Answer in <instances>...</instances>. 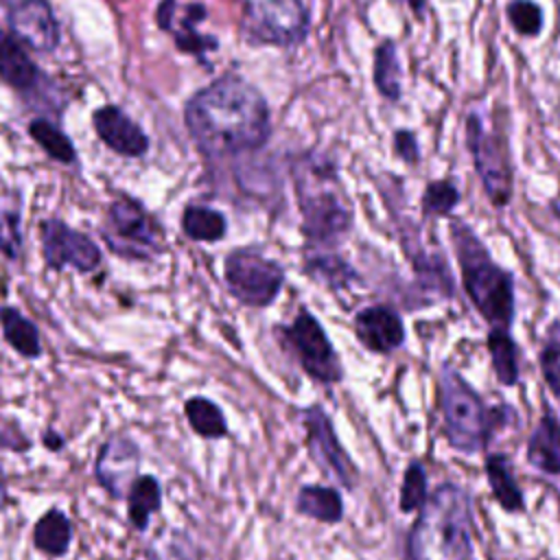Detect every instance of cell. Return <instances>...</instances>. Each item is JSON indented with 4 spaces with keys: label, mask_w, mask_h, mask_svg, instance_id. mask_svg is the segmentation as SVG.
<instances>
[{
    "label": "cell",
    "mask_w": 560,
    "mask_h": 560,
    "mask_svg": "<svg viewBox=\"0 0 560 560\" xmlns=\"http://www.w3.org/2000/svg\"><path fill=\"white\" fill-rule=\"evenodd\" d=\"M446 228L466 298L488 330H512L516 315L514 271L494 260L488 245L464 219L451 217Z\"/></svg>",
    "instance_id": "obj_2"
},
{
    "label": "cell",
    "mask_w": 560,
    "mask_h": 560,
    "mask_svg": "<svg viewBox=\"0 0 560 560\" xmlns=\"http://www.w3.org/2000/svg\"><path fill=\"white\" fill-rule=\"evenodd\" d=\"M392 149H394V155H396L402 164H407V166H411V168H416V166L420 164V160H422V151H420L418 136H416V131L409 129V127H398V129H394V133H392Z\"/></svg>",
    "instance_id": "obj_38"
},
{
    "label": "cell",
    "mask_w": 560,
    "mask_h": 560,
    "mask_svg": "<svg viewBox=\"0 0 560 560\" xmlns=\"http://www.w3.org/2000/svg\"><path fill=\"white\" fill-rule=\"evenodd\" d=\"M464 144L490 206L508 208L514 199V166L508 136L479 109H468L464 116Z\"/></svg>",
    "instance_id": "obj_6"
},
{
    "label": "cell",
    "mask_w": 560,
    "mask_h": 560,
    "mask_svg": "<svg viewBox=\"0 0 560 560\" xmlns=\"http://www.w3.org/2000/svg\"><path fill=\"white\" fill-rule=\"evenodd\" d=\"M398 236L402 252L413 269V276L422 291L435 293L438 298L453 300L455 298V278L451 265L438 245L435 249H427L422 241V230L416 221H407L398 225Z\"/></svg>",
    "instance_id": "obj_12"
},
{
    "label": "cell",
    "mask_w": 560,
    "mask_h": 560,
    "mask_svg": "<svg viewBox=\"0 0 560 560\" xmlns=\"http://www.w3.org/2000/svg\"><path fill=\"white\" fill-rule=\"evenodd\" d=\"M22 249L20 238V210L18 201H0V252L9 258H18Z\"/></svg>",
    "instance_id": "obj_37"
},
{
    "label": "cell",
    "mask_w": 560,
    "mask_h": 560,
    "mask_svg": "<svg viewBox=\"0 0 560 560\" xmlns=\"http://www.w3.org/2000/svg\"><path fill=\"white\" fill-rule=\"evenodd\" d=\"M7 501H9V488H7V477H4V470L0 464V512L4 510Z\"/></svg>",
    "instance_id": "obj_42"
},
{
    "label": "cell",
    "mask_w": 560,
    "mask_h": 560,
    "mask_svg": "<svg viewBox=\"0 0 560 560\" xmlns=\"http://www.w3.org/2000/svg\"><path fill=\"white\" fill-rule=\"evenodd\" d=\"M70 540H72V525L61 510L52 508L35 523L33 542L42 553L50 558H59L70 549Z\"/></svg>",
    "instance_id": "obj_25"
},
{
    "label": "cell",
    "mask_w": 560,
    "mask_h": 560,
    "mask_svg": "<svg viewBox=\"0 0 560 560\" xmlns=\"http://www.w3.org/2000/svg\"><path fill=\"white\" fill-rule=\"evenodd\" d=\"M33 140L55 160L74 162V147L66 133H61L52 122L44 118H35L28 127Z\"/></svg>",
    "instance_id": "obj_32"
},
{
    "label": "cell",
    "mask_w": 560,
    "mask_h": 560,
    "mask_svg": "<svg viewBox=\"0 0 560 560\" xmlns=\"http://www.w3.org/2000/svg\"><path fill=\"white\" fill-rule=\"evenodd\" d=\"M92 122L98 138L116 153L129 155V158H138L147 153L149 138L138 127V122H133L120 107L116 105L98 107L92 116Z\"/></svg>",
    "instance_id": "obj_17"
},
{
    "label": "cell",
    "mask_w": 560,
    "mask_h": 560,
    "mask_svg": "<svg viewBox=\"0 0 560 560\" xmlns=\"http://www.w3.org/2000/svg\"><path fill=\"white\" fill-rule=\"evenodd\" d=\"M486 475L494 499L505 512H521L525 508V499L518 490L512 466L503 453H492L486 457Z\"/></svg>",
    "instance_id": "obj_24"
},
{
    "label": "cell",
    "mask_w": 560,
    "mask_h": 560,
    "mask_svg": "<svg viewBox=\"0 0 560 560\" xmlns=\"http://www.w3.org/2000/svg\"><path fill=\"white\" fill-rule=\"evenodd\" d=\"M182 228L192 241H219L228 225L221 212L206 206H188L182 214Z\"/></svg>",
    "instance_id": "obj_30"
},
{
    "label": "cell",
    "mask_w": 560,
    "mask_h": 560,
    "mask_svg": "<svg viewBox=\"0 0 560 560\" xmlns=\"http://www.w3.org/2000/svg\"><path fill=\"white\" fill-rule=\"evenodd\" d=\"M372 83L383 101L396 105L402 98V66L398 57V46L392 37L376 44L372 55Z\"/></svg>",
    "instance_id": "obj_19"
},
{
    "label": "cell",
    "mask_w": 560,
    "mask_h": 560,
    "mask_svg": "<svg viewBox=\"0 0 560 560\" xmlns=\"http://www.w3.org/2000/svg\"><path fill=\"white\" fill-rule=\"evenodd\" d=\"M184 118L199 151L212 158L258 149L271 131L265 96L236 74L201 88L186 103Z\"/></svg>",
    "instance_id": "obj_1"
},
{
    "label": "cell",
    "mask_w": 560,
    "mask_h": 560,
    "mask_svg": "<svg viewBox=\"0 0 560 560\" xmlns=\"http://www.w3.org/2000/svg\"><path fill=\"white\" fill-rule=\"evenodd\" d=\"M472 556V501L453 481L438 486L407 536V560H468Z\"/></svg>",
    "instance_id": "obj_3"
},
{
    "label": "cell",
    "mask_w": 560,
    "mask_h": 560,
    "mask_svg": "<svg viewBox=\"0 0 560 560\" xmlns=\"http://www.w3.org/2000/svg\"><path fill=\"white\" fill-rule=\"evenodd\" d=\"M409 9V13L413 15L416 22H427V15H429V0H402Z\"/></svg>",
    "instance_id": "obj_40"
},
{
    "label": "cell",
    "mask_w": 560,
    "mask_h": 560,
    "mask_svg": "<svg viewBox=\"0 0 560 560\" xmlns=\"http://www.w3.org/2000/svg\"><path fill=\"white\" fill-rule=\"evenodd\" d=\"M284 337H287L289 346L293 348L302 370L313 381L332 385L343 378L341 361H339L326 330L322 328L317 317L311 315L306 308H302L298 313V317L293 319V324L284 328Z\"/></svg>",
    "instance_id": "obj_10"
},
{
    "label": "cell",
    "mask_w": 560,
    "mask_h": 560,
    "mask_svg": "<svg viewBox=\"0 0 560 560\" xmlns=\"http://www.w3.org/2000/svg\"><path fill=\"white\" fill-rule=\"evenodd\" d=\"M184 413L188 418L190 429L206 438V440H219L228 433V422L219 405H214L210 398L192 396L184 405Z\"/></svg>",
    "instance_id": "obj_29"
},
{
    "label": "cell",
    "mask_w": 560,
    "mask_h": 560,
    "mask_svg": "<svg viewBox=\"0 0 560 560\" xmlns=\"http://www.w3.org/2000/svg\"><path fill=\"white\" fill-rule=\"evenodd\" d=\"M225 282L236 300L247 306H269L284 282L282 267L249 249H236L225 258Z\"/></svg>",
    "instance_id": "obj_9"
},
{
    "label": "cell",
    "mask_w": 560,
    "mask_h": 560,
    "mask_svg": "<svg viewBox=\"0 0 560 560\" xmlns=\"http://www.w3.org/2000/svg\"><path fill=\"white\" fill-rule=\"evenodd\" d=\"M13 37L37 52H50L59 44V24L48 0H0Z\"/></svg>",
    "instance_id": "obj_13"
},
{
    "label": "cell",
    "mask_w": 560,
    "mask_h": 560,
    "mask_svg": "<svg viewBox=\"0 0 560 560\" xmlns=\"http://www.w3.org/2000/svg\"><path fill=\"white\" fill-rule=\"evenodd\" d=\"M42 247L44 258L52 269L74 267L77 271L88 273L101 262L98 247L85 234L72 230L59 219L42 223Z\"/></svg>",
    "instance_id": "obj_14"
},
{
    "label": "cell",
    "mask_w": 560,
    "mask_h": 560,
    "mask_svg": "<svg viewBox=\"0 0 560 560\" xmlns=\"http://www.w3.org/2000/svg\"><path fill=\"white\" fill-rule=\"evenodd\" d=\"M527 462L549 477H560V422L545 411L527 440Z\"/></svg>",
    "instance_id": "obj_18"
},
{
    "label": "cell",
    "mask_w": 560,
    "mask_h": 560,
    "mask_svg": "<svg viewBox=\"0 0 560 560\" xmlns=\"http://www.w3.org/2000/svg\"><path fill=\"white\" fill-rule=\"evenodd\" d=\"M427 501V472L420 462H411L405 470L398 508L400 512H416Z\"/></svg>",
    "instance_id": "obj_36"
},
{
    "label": "cell",
    "mask_w": 560,
    "mask_h": 560,
    "mask_svg": "<svg viewBox=\"0 0 560 560\" xmlns=\"http://www.w3.org/2000/svg\"><path fill=\"white\" fill-rule=\"evenodd\" d=\"M295 510L326 525H335L343 518L341 494L330 486H302L295 497Z\"/></svg>",
    "instance_id": "obj_21"
},
{
    "label": "cell",
    "mask_w": 560,
    "mask_h": 560,
    "mask_svg": "<svg viewBox=\"0 0 560 560\" xmlns=\"http://www.w3.org/2000/svg\"><path fill=\"white\" fill-rule=\"evenodd\" d=\"M42 442H44L50 451H59V448L63 446V438H61L57 431H52V429H48V431L42 433Z\"/></svg>",
    "instance_id": "obj_41"
},
{
    "label": "cell",
    "mask_w": 560,
    "mask_h": 560,
    "mask_svg": "<svg viewBox=\"0 0 560 560\" xmlns=\"http://www.w3.org/2000/svg\"><path fill=\"white\" fill-rule=\"evenodd\" d=\"M538 363L542 378L551 394L560 398V322H553L538 352Z\"/></svg>",
    "instance_id": "obj_35"
},
{
    "label": "cell",
    "mask_w": 560,
    "mask_h": 560,
    "mask_svg": "<svg viewBox=\"0 0 560 560\" xmlns=\"http://www.w3.org/2000/svg\"><path fill=\"white\" fill-rule=\"evenodd\" d=\"M459 201H462V190L455 177L429 179L420 195V217L424 221L451 219Z\"/></svg>",
    "instance_id": "obj_23"
},
{
    "label": "cell",
    "mask_w": 560,
    "mask_h": 560,
    "mask_svg": "<svg viewBox=\"0 0 560 560\" xmlns=\"http://www.w3.org/2000/svg\"><path fill=\"white\" fill-rule=\"evenodd\" d=\"M149 560H203V556L188 534L171 529L151 545Z\"/></svg>",
    "instance_id": "obj_33"
},
{
    "label": "cell",
    "mask_w": 560,
    "mask_h": 560,
    "mask_svg": "<svg viewBox=\"0 0 560 560\" xmlns=\"http://www.w3.org/2000/svg\"><path fill=\"white\" fill-rule=\"evenodd\" d=\"M206 15L203 7L201 4H188L186 9V18L182 20V26L179 31H175V42H177V48L184 50V52H190V55H203L206 50H212L217 48V39L214 37H208V35H201L195 31V22L201 20Z\"/></svg>",
    "instance_id": "obj_34"
},
{
    "label": "cell",
    "mask_w": 560,
    "mask_h": 560,
    "mask_svg": "<svg viewBox=\"0 0 560 560\" xmlns=\"http://www.w3.org/2000/svg\"><path fill=\"white\" fill-rule=\"evenodd\" d=\"M505 20L523 39H536L545 28V11L536 0H508Z\"/></svg>",
    "instance_id": "obj_31"
},
{
    "label": "cell",
    "mask_w": 560,
    "mask_h": 560,
    "mask_svg": "<svg viewBox=\"0 0 560 560\" xmlns=\"http://www.w3.org/2000/svg\"><path fill=\"white\" fill-rule=\"evenodd\" d=\"M293 179L308 243L317 252L339 245L350 234L354 214L335 164L315 153L302 155L293 166Z\"/></svg>",
    "instance_id": "obj_4"
},
{
    "label": "cell",
    "mask_w": 560,
    "mask_h": 560,
    "mask_svg": "<svg viewBox=\"0 0 560 560\" xmlns=\"http://www.w3.org/2000/svg\"><path fill=\"white\" fill-rule=\"evenodd\" d=\"M438 400L448 444L468 455L483 451L492 435V411L451 363L440 368Z\"/></svg>",
    "instance_id": "obj_5"
},
{
    "label": "cell",
    "mask_w": 560,
    "mask_h": 560,
    "mask_svg": "<svg viewBox=\"0 0 560 560\" xmlns=\"http://www.w3.org/2000/svg\"><path fill=\"white\" fill-rule=\"evenodd\" d=\"M0 324H2L4 339L18 354H22L26 359H35L42 354L39 332H37L35 324L31 319H26L20 311H15L13 306H2Z\"/></svg>",
    "instance_id": "obj_27"
},
{
    "label": "cell",
    "mask_w": 560,
    "mask_h": 560,
    "mask_svg": "<svg viewBox=\"0 0 560 560\" xmlns=\"http://www.w3.org/2000/svg\"><path fill=\"white\" fill-rule=\"evenodd\" d=\"M308 22L302 0H256L245 11V33L258 44L295 46L306 39Z\"/></svg>",
    "instance_id": "obj_8"
},
{
    "label": "cell",
    "mask_w": 560,
    "mask_h": 560,
    "mask_svg": "<svg viewBox=\"0 0 560 560\" xmlns=\"http://www.w3.org/2000/svg\"><path fill=\"white\" fill-rule=\"evenodd\" d=\"M162 505V486L153 475H140L127 492V518L133 529L144 532L149 518Z\"/></svg>",
    "instance_id": "obj_22"
},
{
    "label": "cell",
    "mask_w": 560,
    "mask_h": 560,
    "mask_svg": "<svg viewBox=\"0 0 560 560\" xmlns=\"http://www.w3.org/2000/svg\"><path fill=\"white\" fill-rule=\"evenodd\" d=\"M105 243L120 256L147 260L162 249V232L153 217L129 199L114 201L103 228Z\"/></svg>",
    "instance_id": "obj_7"
},
{
    "label": "cell",
    "mask_w": 560,
    "mask_h": 560,
    "mask_svg": "<svg viewBox=\"0 0 560 560\" xmlns=\"http://www.w3.org/2000/svg\"><path fill=\"white\" fill-rule=\"evenodd\" d=\"M306 273L330 289H346L359 280V273L350 262L330 252H311L304 265Z\"/></svg>",
    "instance_id": "obj_28"
},
{
    "label": "cell",
    "mask_w": 560,
    "mask_h": 560,
    "mask_svg": "<svg viewBox=\"0 0 560 560\" xmlns=\"http://www.w3.org/2000/svg\"><path fill=\"white\" fill-rule=\"evenodd\" d=\"M140 448L127 435H112L98 451L94 462V477L109 497L120 499L140 477Z\"/></svg>",
    "instance_id": "obj_15"
},
{
    "label": "cell",
    "mask_w": 560,
    "mask_h": 560,
    "mask_svg": "<svg viewBox=\"0 0 560 560\" xmlns=\"http://www.w3.org/2000/svg\"><path fill=\"white\" fill-rule=\"evenodd\" d=\"M352 326L359 343L374 354H392L407 339L402 317L389 304H372L361 308L354 315Z\"/></svg>",
    "instance_id": "obj_16"
},
{
    "label": "cell",
    "mask_w": 560,
    "mask_h": 560,
    "mask_svg": "<svg viewBox=\"0 0 560 560\" xmlns=\"http://www.w3.org/2000/svg\"><path fill=\"white\" fill-rule=\"evenodd\" d=\"M0 77L15 90H31L39 81V70L26 55L22 42L0 28Z\"/></svg>",
    "instance_id": "obj_20"
},
{
    "label": "cell",
    "mask_w": 560,
    "mask_h": 560,
    "mask_svg": "<svg viewBox=\"0 0 560 560\" xmlns=\"http://www.w3.org/2000/svg\"><path fill=\"white\" fill-rule=\"evenodd\" d=\"M158 24L164 31L173 28V18H175V0H162L158 7Z\"/></svg>",
    "instance_id": "obj_39"
},
{
    "label": "cell",
    "mask_w": 560,
    "mask_h": 560,
    "mask_svg": "<svg viewBox=\"0 0 560 560\" xmlns=\"http://www.w3.org/2000/svg\"><path fill=\"white\" fill-rule=\"evenodd\" d=\"M490 363L494 370V376L501 385H516L518 383V346L512 337V330H488L486 337Z\"/></svg>",
    "instance_id": "obj_26"
},
{
    "label": "cell",
    "mask_w": 560,
    "mask_h": 560,
    "mask_svg": "<svg viewBox=\"0 0 560 560\" xmlns=\"http://www.w3.org/2000/svg\"><path fill=\"white\" fill-rule=\"evenodd\" d=\"M302 424L306 429V448L311 459L324 470V475L346 490H352L357 483V468L339 444L330 416L319 405H311L302 411Z\"/></svg>",
    "instance_id": "obj_11"
}]
</instances>
